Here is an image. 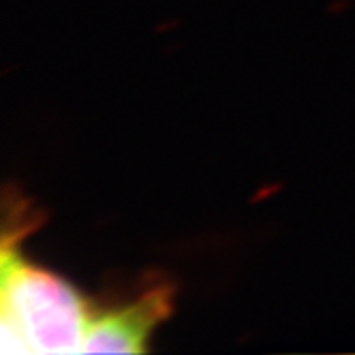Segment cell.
I'll return each instance as SVG.
<instances>
[{
    "instance_id": "6da1fadb",
    "label": "cell",
    "mask_w": 355,
    "mask_h": 355,
    "mask_svg": "<svg viewBox=\"0 0 355 355\" xmlns=\"http://www.w3.org/2000/svg\"><path fill=\"white\" fill-rule=\"evenodd\" d=\"M92 313L60 276L3 244V353H82Z\"/></svg>"
},
{
    "instance_id": "7a4b0ae2",
    "label": "cell",
    "mask_w": 355,
    "mask_h": 355,
    "mask_svg": "<svg viewBox=\"0 0 355 355\" xmlns=\"http://www.w3.org/2000/svg\"><path fill=\"white\" fill-rule=\"evenodd\" d=\"M173 289L169 283L155 281L135 300L116 309L92 313V321L82 345V353H139L148 349L155 327L171 313Z\"/></svg>"
}]
</instances>
